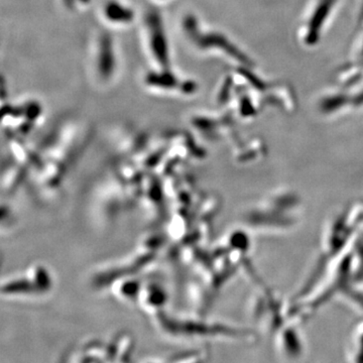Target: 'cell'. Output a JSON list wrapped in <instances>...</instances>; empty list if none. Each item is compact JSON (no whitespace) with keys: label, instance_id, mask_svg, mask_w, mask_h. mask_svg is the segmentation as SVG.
Returning a JSON list of instances; mask_svg holds the SVG:
<instances>
[{"label":"cell","instance_id":"cell-1","mask_svg":"<svg viewBox=\"0 0 363 363\" xmlns=\"http://www.w3.org/2000/svg\"><path fill=\"white\" fill-rule=\"evenodd\" d=\"M142 37L145 52L156 70H169L172 68L171 45L166 26L161 13L150 9L143 14Z\"/></svg>","mask_w":363,"mask_h":363},{"label":"cell","instance_id":"cell-2","mask_svg":"<svg viewBox=\"0 0 363 363\" xmlns=\"http://www.w3.org/2000/svg\"><path fill=\"white\" fill-rule=\"evenodd\" d=\"M91 70L97 82L111 84L118 73L119 61L116 43L111 35L98 33L91 45Z\"/></svg>","mask_w":363,"mask_h":363},{"label":"cell","instance_id":"cell-3","mask_svg":"<svg viewBox=\"0 0 363 363\" xmlns=\"http://www.w3.org/2000/svg\"><path fill=\"white\" fill-rule=\"evenodd\" d=\"M143 82L147 89L164 93V94L186 96V95L194 94L198 89L194 81L180 77L173 69L169 70L152 69L143 76Z\"/></svg>","mask_w":363,"mask_h":363},{"label":"cell","instance_id":"cell-4","mask_svg":"<svg viewBox=\"0 0 363 363\" xmlns=\"http://www.w3.org/2000/svg\"><path fill=\"white\" fill-rule=\"evenodd\" d=\"M101 16L107 25L123 28L136 21L135 9L121 0H106L101 7Z\"/></svg>","mask_w":363,"mask_h":363},{"label":"cell","instance_id":"cell-5","mask_svg":"<svg viewBox=\"0 0 363 363\" xmlns=\"http://www.w3.org/2000/svg\"><path fill=\"white\" fill-rule=\"evenodd\" d=\"M62 6L70 13H79L88 9L93 0H60Z\"/></svg>","mask_w":363,"mask_h":363},{"label":"cell","instance_id":"cell-6","mask_svg":"<svg viewBox=\"0 0 363 363\" xmlns=\"http://www.w3.org/2000/svg\"><path fill=\"white\" fill-rule=\"evenodd\" d=\"M155 1L162 2V1H167V0H155Z\"/></svg>","mask_w":363,"mask_h":363}]
</instances>
